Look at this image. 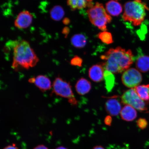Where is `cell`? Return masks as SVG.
<instances>
[{
  "label": "cell",
  "mask_w": 149,
  "mask_h": 149,
  "mask_svg": "<svg viewBox=\"0 0 149 149\" xmlns=\"http://www.w3.org/2000/svg\"><path fill=\"white\" fill-rule=\"evenodd\" d=\"M104 69L114 74L121 73L129 69L135 58L131 50L120 47L111 48L100 57Z\"/></svg>",
  "instance_id": "obj_1"
},
{
  "label": "cell",
  "mask_w": 149,
  "mask_h": 149,
  "mask_svg": "<svg viewBox=\"0 0 149 149\" xmlns=\"http://www.w3.org/2000/svg\"><path fill=\"white\" fill-rule=\"evenodd\" d=\"M12 68L29 70L39 62V59L29 43L25 40L14 42Z\"/></svg>",
  "instance_id": "obj_2"
},
{
  "label": "cell",
  "mask_w": 149,
  "mask_h": 149,
  "mask_svg": "<svg viewBox=\"0 0 149 149\" xmlns=\"http://www.w3.org/2000/svg\"><path fill=\"white\" fill-rule=\"evenodd\" d=\"M149 9L146 4L141 0L127 1L124 5L123 19L130 22L135 26L141 25L144 21L146 10Z\"/></svg>",
  "instance_id": "obj_3"
},
{
  "label": "cell",
  "mask_w": 149,
  "mask_h": 149,
  "mask_svg": "<svg viewBox=\"0 0 149 149\" xmlns=\"http://www.w3.org/2000/svg\"><path fill=\"white\" fill-rule=\"evenodd\" d=\"M87 12L91 23L102 31H107V24L110 23L112 18L102 3H96L88 8Z\"/></svg>",
  "instance_id": "obj_4"
},
{
  "label": "cell",
  "mask_w": 149,
  "mask_h": 149,
  "mask_svg": "<svg viewBox=\"0 0 149 149\" xmlns=\"http://www.w3.org/2000/svg\"><path fill=\"white\" fill-rule=\"evenodd\" d=\"M52 94L67 99L68 102L72 105L77 104L70 83L59 77L56 78L53 82Z\"/></svg>",
  "instance_id": "obj_5"
},
{
  "label": "cell",
  "mask_w": 149,
  "mask_h": 149,
  "mask_svg": "<svg viewBox=\"0 0 149 149\" xmlns=\"http://www.w3.org/2000/svg\"><path fill=\"white\" fill-rule=\"evenodd\" d=\"M121 102L125 105L131 106L140 111H148V108L144 100L139 97L134 88L126 91L121 96Z\"/></svg>",
  "instance_id": "obj_6"
},
{
  "label": "cell",
  "mask_w": 149,
  "mask_h": 149,
  "mask_svg": "<svg viewBox=\"0 0 149 149\" xmlns=\"http://www.w3.org/2000/svg\"><path fill=\"white\" fill-rule=\"evenodd\" d=\"M142 81V76L138 70L130 68L125 71L122 76V81L128 88H134L140 84Z\"/></svg>",
  "instance_id": "obj_7"
},
{
  "label": "cell",
  "mask_w": 149,
  "mask_h": 149,
  "mask_svg": "<svg viewBox=\"0 0 149 149\" xmlns=\"http://www.w3.org/2000/svg\"><path fill=\"white\" fill-rule=\"evenodd\" d=\"M33 15L28 10L20 12L15 20L14 26L19 29H25L29 27L32 23Z\"/></svg>",
  "instance_id": "obj_8"
},
{
  "label": "cell",
  "mask_w": 149,
  "mask_h": 149,
  "mask_svg": "<svg viewBox=\"0 0 149 149\" xmlns=\"http://www.w3.org/2000/svg\"><path fill=\"white\" fill-rule=\"evenodd\" d=\"M104 69L102 63L93 65L89 69V77L95 82H100L104 79Z\"/></svg>",
  "instance_id": "obj_9"
},
{
  "label": "cell",
  "mask_w": 149,
  "mask_h": 149,
  "mask_svg": "<svg viewBox=\"0 0 149 149\" xmlns=\"http://www.w3.org/2000/svg\"><path fill=\"white\" fill-rule=\"evenodd\" d=\"M106 111L111 116H117L120 113L122 107L120 102L114 98L107 100L105 104Z\"/></svg>",
  "instance_id": "obj_10"
},
{
  "label": "cell",
  "mask_w": 149,
  "mask_h": 149,
  "mask_svg": "<svg viewBox=\"0 0 149 149\" xmlns=\"http://www.w3.org/2000/svg\"><path fill=\"white\" fill-rule=\"evenodd\" d=\"M34 84L42 92L49 90L52 87L51 81L49 78L42 74L35 77Z\"/></svg>",
  "instance_id": "obj_11"
},
{
  "label": "cell",
  "mask_w": 149,
  "mask_h": 149,
  "mask_svg": "<svg viewBox=\"0 0 149 149\" xmlns=\"http://www.w3.org/2000/svg\"><path fill=\"white\" fill-rule=\"evenodd\" d=\"M93 0H67V5L72 10H79L92 6Z\"/></svg>",
  "instance_id": "obj_12"
},
{
  "label": "cell",
  "mask_w": 149,
  "mask_h": 149,
  "mask_svg": "<svg viewBox=\"0 0 149 149\" xmlns=\"http://www.w3.org/2000/svg\"><path fill=\"white\" fill-rule=\"evenodd\" d=\"M106 10L108 14L113 16H118L123 11L122 5L115 0H111L106 4Z\"/></svg>",
  "instance_id": "obj_13"
},
{
  "label": "cell",
  "mask_w": 149,
  "mask_h": 149,
  "mask_svg": "<svg viewBox=\"0 0 149 149\" xmlns=\"http://www.w3.org/2000/svg\"><path fill=\"white\" fill-rule=\"evenodd\" d=\"M76 92L79 95H84L90 92L92 88L90 82L84 78L78 80L75 85Z\"/></svg>",
  "instance_id": "obj_14"
},
{
  "label": "cell",
  "mask_w": 149,
  "mask_h": 149,
  "mask_svg": "<svg viewBox=\"0 0 149 149\" xmlns=\"http://www.w3.org/2000/svg\"><path fill=\"white\" fill-rule=\"evenodd\" d=\"M120 115L123 120L131 122L137 117V112L134 108L129 105H126L121 110Z\"/></svg>",
  "instance_id": "obj_15"
},
{
  "label": "cell",
  "mask_w": 149,
  "mask_h": 149,
  "mask_svg": "<svg viewBox=\"0 0 149 149\" xmlns=\"http://www.w3.org/2000/svg\"><path fill=\"white\" fill-rule=\"evenodd\" d=\"M136 66L139 71L148 72L149 71V56L139 54L136 59Z\"/></svg>",
  "instance_id": "obj_16"
},
{
  "label": "cell",
  "mask_w": 149,
  "mask_h": 149,
  "mask_svg": "<svg viewBox=\"0 0 149 149\" xmlns=\"http://www.w3.org/2000/svg\"><path fill=\"white\" fill-rule=\"evenodd\" d=\"M71 43L74 47L81 48L85 47L87 42V39L85 35L82 33L74 35L70 40Z\"/></svg>",
  "instance_id": "obj_17"
},
{
  "label": "cell",
  "mask_w": 149,
  "mask_h": 149,
  "mask_svg": "<svg viewBox=\"0 0 149 149\" xmlns=\"http://www.w3.org/2000/svg\"><path fill=\"white\" fill-rule=\"evenodd\" d=\"M104 79L105 80V88L108 92H110L115 86V76L112 72L105 70L104 72Z\"/></svg>",
  "instance_id": "obj_18"
},
{
  "label": "cell",
  "mask_w": 149,
  "mask_h": 149,
  "mask_svg": "<svg viewBox=\"0 0 149 149\" xmlns=\"http://www.w3.org/2000/svg\"><path fill=\"white\" fill-rule=\"evenodd\" d=\"M64 15V9L61 6H55L50 10V17L52 20L55 21H59L62 19Z\"/></svg>",
  "instance_id": "obj_19"
},
{
  "label": "cell",
  "mask_w": 149,
  "mask_h": 149,
  "mask_svg": "<svg viewBox=\"0 0 149 149\" xmlns=\"http://www.w3.org/2000/svg\"><path fill=\"white\" fill-rule=\"evenodd\" d=\"M134 88L141 99L149 103V84L138 86Z\"/></svg>",
  "instance_id": "obj_20"
},
{
  "label": "cell",
  "mask_w": 149,
  "mask_h": 149,
  "mask_svg": "<svg viewBox=\"0 0 149 149\" xmlns=\"http://www.w3.org/2000/svg\"><path fill=\"white\" fill-rule=\"evenodd\" d=\"M97 37L102 42L107 44H110L113 42L112 36L110 33L107 31H102L98 33Z\"/></svg>",
  "instance_id": "obj_21"
},
{
  "label": "cell",
  "mask_w": 149,
  "mask_h": 149,
  "mask_svg": "<svg viewBox=\"0 0 149 149\" xmlns=\"http://www.w3.org/2000/svg\"><path fill=\"white\" fill-rule=\"evenodd\" d=\"M83 59L78 56H75L71 59L70 64L72 66L81 67L82 65Z\"/></svg>",
  "instance_id": "obj_22"
},
{
  "label": "cell",
  "mask_w": 149,
  "mask_h": 149,
  "mask_svg": "<svg viewBox=\"0 0 149 149\" xmlns=\"http://www.w3.org/2000/svg\"><path fill=\"white\" fill-rule=\"evenodd\" d=\"M136 124L138 127L141 130H144L148 126V123L146 119L139 118L136 121Z\"/></svg>",
  "instance_id": "obj_23"
},
{
  "label": "cell",
  "mask_w": 149,
  "mask_h": 149,
  "mask_svg": "<svg viewBox=\"0 0 149 149\" xmlns=\"http://www.w3.org/2000/svg\"><path fill=\"white\" fill-rule=\"evenodd\" d=\"M112 122V119L111 116H107L105 117L104 120V123L106 125L110 126Z\"/></svg>",
  "instance_id": "obj_24"
},
{
  "label": "cell",
  "mask_w": 149,
  "mask_h": 149,
  "mask_svg": "<svg viewBox=\"0 0 149 149\" xmlns=\"http://www.w3.org/2000/svg\"><path fill=\"white\" fill-rule=\"evenodd\" d=\"M63 33H64L66 36H67L69 32V29L68 27H65L63 29Z\"/></svg>",
  "instance_id": "obj_25"
},
{
  "label": "cell",
  "mask_w": 149,
  "mask_h": 149,
  "mask_svg": "<svg viewBox=\"0 0 149 149\" xmlns=\"http://www.w3.org/2000/svg\"><path fill=\"white\" fill-rule=\"evenodd\" d=\"M3 149H18V148L14 145H9L7 146Z\"/></svg>",
  "instance_id": "obj_26"
},
{
  "label": "cell",
  "mask_w": 149,
  "mask_h": 149,
  "mask_svg": "<svg viewBox=\"0 0 149 149\" xmlns=\"http://www.w3.org/2000/svg\"><path fill=\"white\" fill-rule=\"evenodd\" d=\"M33 149H48L47 147L44 145H40L37 146Z\"/></svg>",
  "instance_id": "obj_27"
},
{
  "label": "cell",
  "mask_w": 149,
  "mask_h": 149,
  "mask_svg": "<svg viewBox=\"0 0 149 149\" xmlns=\"http://www.w3.org/2000/svg\"><path fill=\"white\" fill-rule=\"evenodd\" d=\"M70 22V20L68 18H65L63 20V23L65 25H68V24H69Z\"/></svg>",
  "instance_id": "obj_28"
},
{
  "label": "cell",
  "mask_w": 149,
  "mask_h": 149,
  "mask_svg": "<svg viewBox=\"0 0 149 149\" xmlns=\"http://www.w3.org/2000/svg\"><path fill=\"white\" fill-rule=\"evenodd\" d=\"M93 149H105L103 146H100V145H97L95 146Z\"/></svg>",
  "instance_id": "obj_29"
},
{
  "label": "cell",
  "mask_w": 149,
  "mask_h": 149,
  "mask_svg": "<svg viewBox=\"0 0 149 149\" xmlns=\"http://www.w3.org/2000/svg\"><path fill=\"white\" fill-rule=\"evenodd\" d=\"M35 77L31 78L29 80V81L31 83H34L35 81Z\"/></svg>",
  "instance_id": "obj_30"
},
{
  "label": "cell",
  "mask_w": 149,
  "mask_h": 149,
  "mask_svg": "<svg viewBox=\"0 0 149 149\" xmlns=\"http://www.w3.org/2000/svg\"><path fill=\"white\" fill-rule=\"evenodd\" d=\"M55 149H68L66 148H65V147H63V146H59L58 147V148H56Z\"/></svg>",
  "instance_id": "obj_31"
},
{
  "label": "cell",
  "mask_w": 149,
  "mask_h": 149,
  "mask_svg": "<svg viewBox=\"0 0 149 149\" xmlns=\"http://www.w3.org/2000/svg\"><path fill=\"white\" fill-rule=\"evenodd\" d=\"M115 1H118V0H115Z\"/></svg>",
  "instance_id": "obj_32"
}]
</instances>
